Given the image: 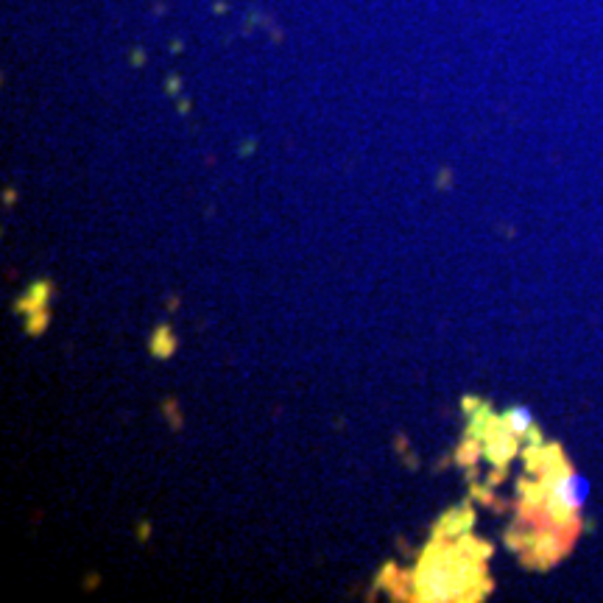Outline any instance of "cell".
<instances>
[{
    "instance_id": "6da1fadb",
    "label": "cell",
    "mask_w": 603,
    "mask_h": 603,
    "mask_svg": "<svg viewBox=\"0 0 603 603\" xmlns=\"http://www.w3.org/2000/svg\"><path fill=\"white\" fill-rule=\"evenodd\" d=\"M590 497V483L581 475L570 472V469H559L550 475V492H548V509L556 517H573L578 509L587 503Z\"/></svg>"
},
{
    "instance_id": "7a4b0ae2",
    "label": "cell",
    "mask_w": 603,
    "mask_h": 603,
    "mask_svg": "<svg viewBox=\"0 0 603 603\" xmlns=\"http://www.w3.org/2000/svg\"><path fill=\"white\" fill-rule=\"evenodd\" d=\"M506 428H509L511 436H525L528 430L534 428V416L528 408H511L506 414Z\"/></svg>"
}]
</instances>
